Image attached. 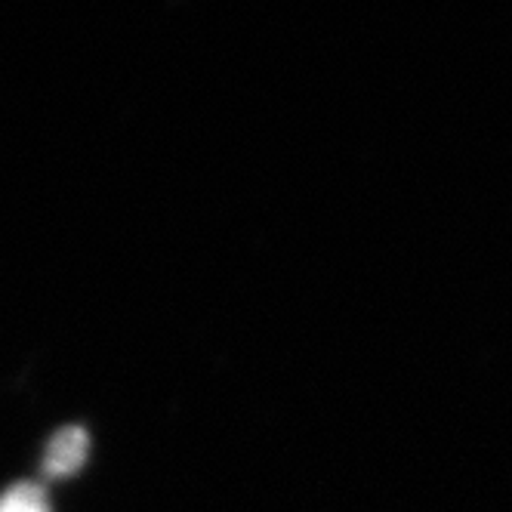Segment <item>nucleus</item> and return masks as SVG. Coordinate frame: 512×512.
<instances>
[{
	"label": "nucleus",
	"mask_w": 512,
	"mask_h": 512,
	"mask_svg": "<svg viewBox=\"0 0 512 512\" xmlns=\"http://www.w3.org/2000/svg\"><path fill=\"white\" fill-rule=\"evenodd\" d=\"M0 512H50V500L41 485H16L0 497Z\"/></svg>",
	"instance_id": "2"
},
{
	"label": "nucleus",
	"mask_w": 512,
	"mask_h": 512,
	"mask_svg": "<svg viewBox=\"0 0 512 512\" xmlns=\"http://www.w3.org/2000/svg\"><path fill=\"white\" fill-rule=\"evenodd\" d=\"M87 448H90L87 429L81 426L59 429L44 451V475L47 479H68V475H75L87 460Z\"/></svg>",
	"instance_id": "1"
}]
</instances>
